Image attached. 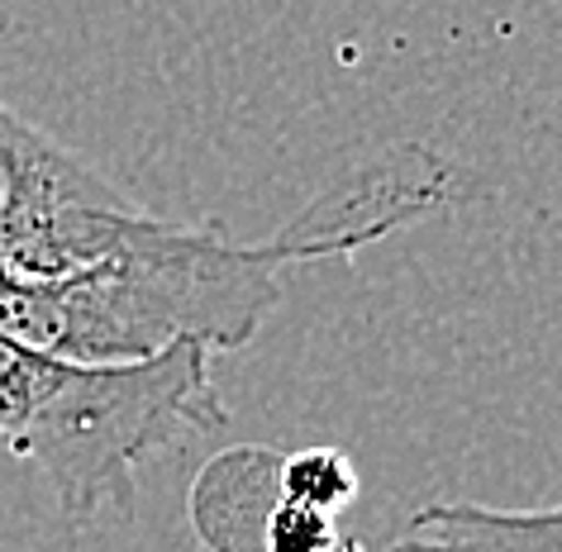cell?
<instances>
[{
    "mask_svg": "<svg viewBox=\"0 0 562 552\" xmlns=\"http://www.w3.org/2000/svg\"><path fill=\"white\" fill-rule=\"evenodd\" d=\"M10 281H15V277H10V267H5V258H0V291H5V286H10Z\"/></svg>",
    "mask_w": 562,
    "mask_h": 552,
    "instance_id": "cell-6",
    "label": "cell"
},
{
    "mask_svg": "<svg viewBox=\"0 0 562 552\" xmlns=\"http://www.w3.org/2000/svg\"><path fill=\"white\" fill-rule=\"evenodd\" d=\"M334 543H339L334 515H319L286 495H277V505L262 519V552H329Z\"/></svg>",
    "mask_w": 562,
    "mask_h": 552,
    "instance_id": "cell-5",
    "label": "cell"
},
{
    "mask_svg": "<svg viewBox=\"0 0 562 552\" xmlns=\"http://www.w3.org/2000/svg\"><path fill=\"white\" fill-rule=\"evenodd\" d=\"M153 219L77 153L0 105V258L15 281H53L115 258Z\"/></svg>",
    "mask_w": 562,
    "mask_h": 552,
    "instance_id": "cell-2",
    "label": "cell"
},
{
    "mask_svg": "<svg viewBox=\"0 0 562 552\" xmlns=\"http://www.w3.org/2000/svg\"><path fill=\"white\" fill-rule=\"evenodd\" d=\"M10 30V15H5V10H0V34H5Z\"/></svg>",
    "mask_w": 562,
    "mask_h": 552,
    "instance_id": "cell-7",
    "label": "cell"
},
{
    "mask_svg": "<svg viewBox=\"0 0 562 552\" xmlns=\"http://www.w3.org/2000/svg\"><path fill=\"white\" fill-rule=\"evenodd\" d=\"M220 424L224 401L201 343H177L148 362L81 367L0 334V438L48 476L72 523L130 509L148 452Z\"/></svg>",
    "mask_w": 562,
    "mask_h": 552,
    "instance_id": "cell-1",
    "label": "cell"
},
{
    "mask_svg": "<svg viewBox=\"0 0 562 552\" xmlns=\"http://www.w3.org/2000/svg\"><path fill=\"white\" fill-rule=\"evenodd\" d=\"M281 495L296 505H311L319 515H334L353 500L358 491V476L348 466L344 452H329V448H315V452H296V458H281Z\"/></svg>",
    "mask_w": 562,
    "mask_h": 552,
    "instance_id": "cell-4",
    "label": "cell"
},
{
    "mask_svg": "<svg viewBox=\"0 0 562 552\" xmlns=\"http://www.w3.org/2000/svg\"><path fill=\"white\" fill-rule=\"evenodd\" d=\"M391 552H562V500L548 509L429 500L411 515Z\"/></svg>",
    "mask_w": 562,
    "mask_h": 552,
    "instance_id": "cell-3",
    "label": "cell"
}]
</instances>
